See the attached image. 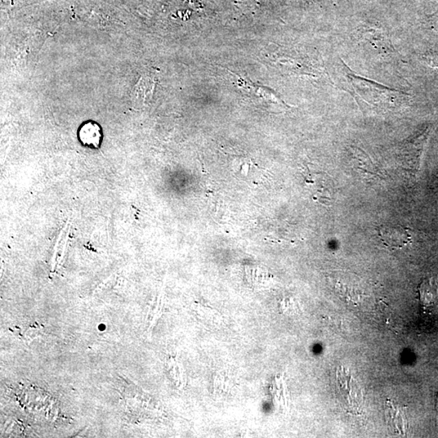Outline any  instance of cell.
<instances>
[{
	"label": "cell",
	"mask_w": 438,
	"mask_h": 438,
	"mask_svg": "<svg viewBox=\"0 0 438 438\" xmlns=\"http://www.w3.org/2000/svg\"><path fill=\"white\" fill-rule=\"evenodd\" d=\"M154 83L148 78L141 80L136 87L135 96L140 100L139 102H146L147 98L153 95Z\"/></svg>",
	"instance_id": "cell-6"
},
{
	"label": "cell",
	"mask_w": 438,
	"mask_h": 438,
	"mask_svg": "<svg viewBox=\"0 0 438 438\" xmlns=\"http://www.w3.org/2000/svg\"><path fill=\"white\" fill-rule=\"evenodd\" d=\"M342 64L346 78L349 80L356 95L369 104L382 110H391L395 109L397 106L402 104V101L408 98L406 93L362 78L356 74L343 61Z\"/></svg>",
	"instance_id": "cell-1"
},
{
	"label": "cell",
	"mask_w": 438,
	"mask_h": 438,
	"mask_svg": "<svg viewBox=\"0 0 438 438\" xmlns=\"http://www.w3.org/2000/svg\"><path fill=\"white\" fill-rule=\"evenodd\" d=\"M437 412H438V397H437Z\"/></svg>",
	"instance_id": "cell-10"
},
{
	"label": "cell",
	"mask_w": 438,
	"mask_h": 438,
	"mask_svg": "<svg viewBox=\"0 0 438 438\" xmlns=\"http://www.w3.org/2000/svg\"><path fill=\"white\" fill-rule=\"evenodd\" d=\"M306 183L312 186L315 198L323 204L329 205L333 198V184L329 176L321 172H308Z\"/></svg>",
	"instance_id": "cell-3"
},
{
	"label": "cell",
	"mask_w": 438,
	"mask_h": 438,
	"mask_svg": "<svg viewBox=\"0 0 438 438\" xmlns=\"http://www.w3.org/2000/svg\"><path fill=\"white\" fill-rule=\"evenodd\" d=\"M419 298L423 306H430L438 297V279L431 277L424 279L419 287Z\"/></svg>",
	"instance_id": "cell-4"
},
{
	"label": "cell",
	"mask_w": 438,
	"mask_h": 438,
	"mask_svg": "<svg viewBox=\"0 0 438 438\" xmlns=\"http://www.w3.org/2000/svg\"><path fill=\"white\" fill-rule=\"evenodd\" d=\"M430 25L432 29L438 33V13L431 17Z\"/></svg>",
	"instance_id": "cell-9"
},
{
	"label": "cell",
	"mask_w": 438,
	"mask_h": 438,
	"mask_svg": "<svg viewBox=\"0 0 438 438\" xmlns=\"http://www.w3.org/2000/svg\"><path fill=\"white\" fill-rule=\"evenodd\" d=\"M21 328L23 329V327ZM43 328V326L34 324V325H30L28 328H24L25 332L19 327H16L15 330H12V332L14 333L16 336L21 337L25 341L30 342L33 338L41 334Z\"/></svg>",
	"instance_id": "cell-7"
},
{
	"label": "cell",
	"mask_w": 438,
	"mask_h": 438,
	"mask_svg": "<svg viewBox=\"0 0 438 438\" xmlns=\"http://www.w3.org/2000/svg\"><path fill=\"white\" fill-rule=\"evenodd\" d=\"M378 233L383 244L391 250L403 249L412 242L409 230L403 227H380Z\"/></svg>",
	"instance_id": "cell-2"
},
{
	"label": "cell",
	"mask_w": 438,
	"mask_h": 438,
	"mask_svg": "<svg viewBox=\"0 0 438 438\" xmlns=\"http://www.w3.org/2000/svg\"><path fill=\"white\" fill-rule=\"evenodd\" d=\"M423 61L428 67L437 71L438 73V54L436 52H427L422 56Z\"/></svg>",
	"instance_id": "cell-8"
},
{
	"label": "cell",
	"mask_w": 438,
	"mask_h": 438,
	"mask_svg": "<svg viewBox=\"0 0 438 438\" xmlns=\"http://www.w3.org/2000/svg\"><path fill=\"white\" fill-rule=\"evenodd\" d=\"M79 137L84 145L97 147L102 138L101 129L96 124L87 123L80 129Z\"/></svg>",
	"instance_id": "cell-5"
}]
</instances>
